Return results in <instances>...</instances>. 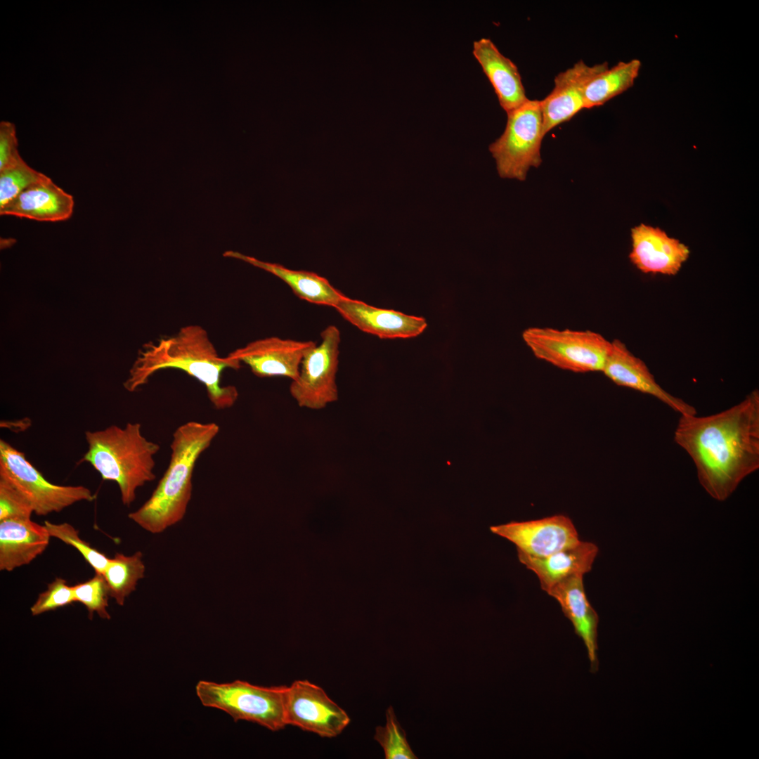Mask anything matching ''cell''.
I'll list each match as a JSON object with an SVG mask.
<instances>
[{
  "label": "cell",
  "instance_id": "obj_8",
  "mask_svg": "<svg viewBox=\"0 0 759 759\" xmlns=\"http://www.w3.org/2000/svg\"><path fill=\"white\" fill-rule=\"evenodd\" d=\"M0 479L13 486L31 505L34 513L45 516L60 512L81 501L92 502L95 495L83 486L57 485L46 479L25 454L0 440Z\"/></svg>",
  "mask_w": 759,
  "mask_h": 759
},
{
  "label": "cell",
  "instance_id": "obj_14",
  "mask_svg": "<svg viewBox=\"0 0 759 759\" xmlns=\"http://www.w3.org/2000/svg\"><path fill=\"white\" fill-rule=\"evenodd\" d=\"M602 372L616 384L651 395L681 415H696L693 406L665 391L644 362L619 339L611 342V349Z\"/></svg>",
  "mask_w": 759,
  "mask_h": 759
},
{
  "label": "cell",
  "instance_id": "obj_19",
  "mask_svg": "<svg viewBox=\"0 0 759 759\" xmlns=\"http://www.w3.org/2000/svg\"><path fill=\"white\" fill-rule=\"evenodd\" d=\"M472 53L492 84L499 103L506 113L528 98L517 66L498 50L488 38L473 43Z\"/></svg>",
  "mask_w": 759,
  "mask_h": 759
},
{
  "label": "cell",
  "instance_id": "obj_9",
  "mask_svg": "<svg viewBox=\"0 0 759 759\" xmlns=\"http://www.w3.org/2000/svg\"><path fill=\"white\" fill-rule=\"evenodd\" d=\"M321 342L304 356L290 393L301 408L320 410L338 399L336 377L341 335L335 325L320 333Z\"/></svg>",
  "mask_w": 759,
  "mask_h": 759
},
{
  "label": "cell",
  "instance_id": "obj_15",
  "mask_svg": "<svg viewBox=\"0 0 759 759\" xmlns=\"http://www.w3.org/2000/svg\"><path fill=\"white\" fill-rule=\"evenodd\" d=\"M631 262L644 273L674 275L688 259L689 248L659 228L644 223L631 229Z\"/></svg>",
  "mask_w": 759,
  "mask_h": 759
},
{
  "label": "cell",
  "instance_id": "obj_7",
  "mask_svg": "<svg viewBox=\"0 0 759 759\" xmlns=\"http://www.w3.org/2000/svg\"><path fill=\"white\" fill-rule=\"evenodd\" d=\"M505 129L489 145L499 176L524 181L528 169L542 162L540 148L543 137L540 100L528 99L507 113Z\"/></svg>",
  "mask_w": 759,
  "mask_h": 759
},
{
  "label": "cell",
  "instance_id": "obj_29",
  "mask_svg": "<svg viewBox=\"0 0 759 759\" xmlns=\"http://www.w3.org/2000/svg\"><path fill=\"white\" fill-rule=\"evenodd\" d=\"M75 602L72 586L61 578H56L48 585L47 589L41 592L30 608L32 616H38L47 611Z\"/></svg>",
  "mask_w": 759,
  "mask_h": 759
},
{
  "label": "cell",
  "instance_id": "obj_27",
  "mask_svg": "<svg viewBox=\"0 0 759 759\" xmlns=\"http://www.w3.org/2000/svg\"><path fill=\"white\" fill-rule=\"evenodd\" d=\"M44 525L51 537L74 547L94 569L95 573L103 574L110 558L82 540L78 530L73 526L66 522L54 524L49 521H45Z\"/></svg>",
  "mask_w": 759,
  "mask_h": 759
},
{
  "label": "cell",
  "instance_id": "obj_26",
  "mask_svg": "<svg viewBox=\"0 0 759 759\" xmlns=\"http://www.w3.org/2000/svg\"><path fill=\"white\" fill-rule=\"evenodd\" d=\"M48 176L38 171L22 160L19 163L0 171V208L30 186Z\"/></svg>",
  "mask_w": 759,
  "mask_h": 759
},
{
  "label": "cell",
  "instance_id": "obj_1",
  "mask_svg": "<svg viewBox=\"0 0 759 759\" xmlns=\"http://www.w3.org/2000/svg\"><path fill=\"white\" fill-rule=\"evenodd\" d=\"M675 441L692 459L700 484L724 501L759 468V392L718 413L681 415Z\"/></svg>",
  "mask_w": 759,
  "mask_h": 759
},
{
  "label": "cell",
  "instance_id": "obj_4",
  "mask_svg": "<svg viewBox=\"0 0 759 759\" xmlns=\"http://www.w3.org/2000/svg\"><path fill=\"white\" fill-rule=\"evenodd\" d=\"M85 439L88 448L82 461L89 463L103 480L116 482L123 505H130L137 489L155 479V455L160 447L143 435L140 423L86 431Z\"/></svg>",
  "mask_w": 759,
  "mask_h": 759
},
{
  "label": "cell",
  "instance_id": "obj_2",
  "mask_svg": "<svg viewBox=\"0 0 759 759\" xmlns=\"http://www.w3.org/2000/svg\"><path fill=\"white\" fill-rule=\"evenodd\" d=\"M241 363L228 356L220 357L207 332L197 325L181 327L171 336L149 343L140 351L124 382L125 389L134 391L155 372L167 368L181 370L201 382L217 410L232 407L238 398L233 385H223L221 377L227 368L238 370Z\"/></svg>",
  "mask_w": 759,
  "mask_h": 759
},
{
  "label": "cell",
  "instance_id": "obj_31",
  "mask_svg": "<svg viewBox=\"0 0 759 759\" xmlns=\"http://www.w3.org/2000/svg\"><path fill=\"white\" fill-rule=\"evenodd\" d=\"M15 124L7 121L0 122V171L12 167L23 159L18 149Z\"/></svg>",
  "mask_w": 759,
  "mask_h": 759
},
{
  "label": "cell",
  "instance_id": "obj_16",
  "mask_svg": "<svg viewBox=\"0 0 759 759\" xmlns=\"http://www.w3.org/2000/svg\"><path fill=\"white\" fill-rule=\"evenodd\" d=\"M334 309L361 331L380 339L415 337L422 333L427 325L423 318L377 308L346 296Z\"/></svg>",
  "mask_w": 759,
  "mask_h": 759
},
{
  "label": "cell",
  "instance_id": "obj_11",
  "mask_svg": "<svg viewBox=\"0 0 759 759\" xmlns=\"http://www.w3.org/2000/svg\"><path fill=\"white\" fill-rule=\"evenodd\" d=\"M490 531L514 544L517 552L536 557L550 555L580 541L573 523L564 514L511 521L492 526Z\"/></svg>",
  "mask_w": 759,
  "mask_h": 759
},
{
  "label": "cell",
  "instance_id": "obj_25",
  "mask_svg": "<svg viewBox=\"0 0 759 759\" xmlns=\"http://www.w3.org/2000/svg\"><path fill=\"white\" fill-rule=\"evenodd\" d=\"M374 739L383 748L386 759H417L406 738L405 730L390 706L386 711V724L375 728Z\"/></svg>",
  "mask_w": 759,
  "mask_h": 759
},
{
  "label": "cell",
  "instance_id": "obj_20",
  "mask_svg": "<svg viewBox=\"0 0 759 759\" xmlns=\"http://www.w3.org/2000/svg\"><path fill=\"white\" fill-rule=\"evenodd\" d=\"M593 543L580 541L578 544L550 555L536 557L517 552L519 562L538 578L540 588L547 592L559 582L573 576L591 571L598 554Z\"/></svg>",
  "mask_w": 759,
  "mask_h": 759
},
{
  "label": "cell",
  "instance_id": "obj_5",
  "mask_svg": "<svg viewBox=\"0 0 759 759\" xmlns=\"http://www.w3.org/2000/svg\"><path fill=\"white\" fill-rule=\"evenodd\" d=\"M286 689L284 685L262 687L242 680L221 684L200 680L195 687L203 706L220 709L235 722H252L273 732L287 726Z\"/></svg>",
  "mask_w": 759,
  "mask_h": 759
},
{
  "label": "cell",
  "instance_id": "obj_17",
  "mask_svg": "<svg viewBox=\"0 0 759 759\" xmlns=\"http://www.w3.org/2000/svg\"><path fill=\"white\" fill-rule=\"evenodd\" d=\"M560 604L564 616L571 622L576 634L583 641L590 662V672L599 669L597 628L599 616L588 599L583 576L569 577L547 592Z\"/></svg>",
  "mask_w": 759,
  "mask_h": 759
},
{
  "label": "cell",
  "instance_id": "obj_12",
  "mask_svg": "<svg viewBox=\"0 0 759 759\" xmlns=\"http://www.w3.org/2000/svg\"><path fill=\"white\" fill-rule=\"evenodd\" d=\"M313 341H297L270 337L248 343L227 356L249 366L259 377H285L294 379L305 354L316 345Z\"/></svg>",
  "mask_w": 759,
  "mask_h": 759
},
{
  "label": "cell",
  "instance_id": "obj_30",
  "mask_svg": "<svg viewBox=\"0 0 759 759\" xmlns=\"http://www.w3.org/2000/svg\"><path fill=\"white\" fill-rule=\"evenodd\" d=\"M34 510L13 486L0 479V521L31 519Z\"/></svg>",
  "mask_w": 759,
  "mask_h": 759
},
{
  "label": "cell",
  "instance_id": "obj_13",
  "mask_svg": "<svg viewBox=\"0 0 759 759\" xmlns=\"http://www.w3.org/2000/svg\"><path fill=\"white\" fill-rule=\"evenodd\" d=\"M608 67L607 62L590 66L580 60L554 77V88L540 100L544 136L584 109V93L588 83Z\"/></svg>",
  "mask_w": 759,
  "mask_h": 759
},
{
  "label": "cell",
  "instance_id": "obj_18",
  "mask_svg": "<svg viewBox=\"0 0 759 759\" xmlns=\"http://www.w3.org/2000/svg\"><path fill=\"white\" fill-rule=\"evenodd\" d=\"M74 206L72 195L48 176L30 186L0 208V214L56 222L71 218Z\"/></svg>",
  "mask_w": 759,
  "mask_h": 759
},
{
  "label": "cell",
  "instance_id": "obj_23",
  "mask_svg": "<svg viewBox=\"0 0 759 759\" xmlns=\"http://www.w3.org/2000/svg\"><path fill=\"white\" fill-rule=\"evenodd\" d=\"M641 61H621L595 76L584 93V109L599 107L631 88L639 75Z\"/></svg>",
  "mask_w": 759,
  "mask_h": 759
},
{
  "label": "cell",
  "instance_id": "obj_22",
  "mask_svg": "<svg viewBox=\"0 0 759 759\" xmlns=\"http://www.w3.org/2000/svg\"><path fill=\"white\" fill-rule=\"evenodd\" d=\"M223 256L242 260L275 275L285 282L296 296L311 304L334 308L345 297L325 278L316 273L290 269L283 265L261 261L235 251H226Z\"/></svg>",
  "mask_w": 759,
  "mask_h": 759
},
{
  "label": "cell",
  "instance_id": "obj_24",
  "mask_svg": "<svg viewBox=\"0 0 759 759\" xmlns=\"http://www.w3.org/2000/svg\"><path fill=\"white\" fill-rule=\"evenodd\" d=\"M145 566L141 552L132 555L117 552L103 573L109 590L110 597L120 606L136 588L138 582L145 576Z\"/></svg>",
  "mask_w": 759,
  "mask_h": 759
},
{
  "label": "cell",
  "instance_id": "obj_21",
  "mask_svg": "<svg viewBox=\"0 0 759 759\" xmlns=\"http://www.w3.org/2000/svg\"><path fill=\"white\" fill-rule=\"evenodd\" d=\"M51 537L44 524L31 519L0 521V570L29 564L44 552Z\"/></svg>",
  "mask_w": 759,
  "mask_h": 759
},
{
  "label": "cell",
  "instance_id": "obj_6",
  "mask_svg": "<svg viewBox=\"0 0 759 759\" xmlns=\"http://www.w3.org/2000/svg\"><path fill=\"white\" fill-rule=\"evenodd\" d=\"M522 339L537 358L573 372H602L611 342L591 330L529 327Z\"/></svg>",
  "mask_w": 759,
  "mask_h": 759
},
{
  "label": "cell",
  "instance_id": "obj_3",
  "mask_svg": "<svg viewBox=\"0 0 759 759\" xmlns=\"http://www.w3.org/2000/svg\"><path fill=\"white\" fill-rule=\"evenodd\" d=\"M219 432L215 422H187L174 431L169 465L150 497L129 518L157 534L181 521L191 499L197 460Z\"/></svg>",
  "mask_w": 759,
  "mask_h": 759
},
{
  "label": "cell",
  "instance_id": "obj_10",
  "mask_svg": "<svg viewBox=\"0 0 759 759\" xmlns=\"http://www.w3.org/2000/svg\"><path fill=\"white\" fill-rule=\"evenodd\" d=\"M285 717L287 725L323 738L336 737L351 720L347 713L322 687L307 680H295L287 686Z\"/></svg>",
  "mask_w": 759,
  "mask_h": 759
},
{
  "label": "cell",
  "instance_id": "obj_28",
  "mask_svg": "<svg viewBox=\"0 0 759 759\" xmlns=\"http://www.w3.org/2000/svg\"><path fill=\"white\" fill-rule=\"evenodd\" d=\"M75 602L84 604L90 618L96 613L103 619H110L108 611L109 590L102 574L95 576L85 582L72 586Z\"/></svg>",
  "mask_w": 759,
  "mask_h": 759
}]
</instances>
